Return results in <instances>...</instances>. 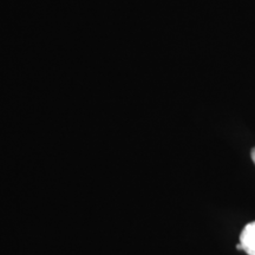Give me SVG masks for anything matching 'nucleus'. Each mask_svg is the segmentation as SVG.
Segmentation results:
<instances>
[{
  "label": "nucleus",
  "mask_w": 255,
  "mask_h": 255,
  "mask_svg": "<svg viewBox=\"0 0 255 255\" xmlns=\"http://www.w3.org/2000/svg\"><path fill=\"white\" fill-rule=\"evenodd\" d=\"M240 244L248 255H255V221L248 223L241 232Z\"/></svg>",
  "instance_id": "1"
},
{
  "label": "nucleus",
  "mask_w": 255,
  "mask_h": 255,
  "mask_svg": "<svg viewBox=\"0 0 255 255\" xmlns=\"http://www.w3.org/2000/svg\"><path fill=\"white\" fill-rule=\"evenodd\" d=\"M252 158H253V162L255 163V148L252 150Z\"/></svg>",
  "instance_id": "2"
}]
</instances>
